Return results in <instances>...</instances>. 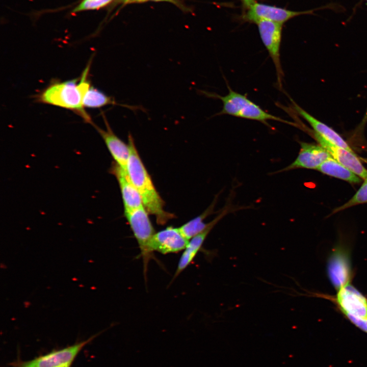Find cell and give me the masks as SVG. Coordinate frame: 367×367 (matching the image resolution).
<instances>
[{"label": "cell", "instance_id": "cell-1", "mask_svg": "<svg viewBox=\"0 0 367 367\" xmlns=\"http://www.w3.org/2000/svg\"><path fill=\"white\" fill-rule=\"evenodd\" d=\"M129 156L126 171L141 198L144 207L149 214L155 216L159 225H163L174 216L164 209V202L156 190L136 148L134 139L128 136Z\"/></svg>", "mask_w": 367, "mask_h": 367}, {"label": "cell", "instance_id": "cell-2", "mask_svg": "<svg viewBox=\"0 0 367 367\" xmlns=\"http://www.w3.org/2000/svg\"><path fill=\"white\" fill-rule=\"evenodd\" d=\"M88 64L80 80L74 79L53 83L39 96L38 100L76 112L86 122L92 124L89 116L84 109L83 100L90 84L87 77L90 70Z\"/></svg>", "mask_w": 367, "mask_h": 367}, {"label": "cell", "instance_id": "cell-3", "mask_svg": "<svg viewBox=\"0 0 367 367\" xmlns=\"http://www.w3.org/2000/svg\"><path fill=\"white\" fill-rule=\"evenodd\" d=\"M229 92L225 96L201 91L207 97L220 99L223 108L217 115H229L234 117L256 120L269 125L268 121L274 120L294 125L295 123L269 114L245 95L234 91L228 87Z\"/></svg>", "mask_w": 367, "mask_h": 367}, {"label": "cell", "instance_id": "cell-4", "mask_svg": "<svg viewBox=\"0 0 367 367\" xmlns=\"http://www.w3.org/2000/svg\"><path fill=\"white\" fill-rule=\"evenodd\" d=\"M148 214L144 206L124 212L125 216L141 251L144 274L147 272L148 263L153 256L150 244L151 239L155 233Z\"/></svg>", "mask_w": 367, "mask_h": 367}, {"label": "cell", "instance_id": "cell-5", "mask_svg": "<svg viewBox=\"0 0 367 367\" xmlns=\"http://www.w3.org/2000/svg\"><path fill=\"white\" fill-rule=\"evenodd\" d=\"M336 301L346 317L359 328L367 321V299L349 284L338 290Z\"/></svg>", "mask_w": 367, "mask_h": 367}, {"label": "cell", "instance_id": "cell-6", "mask_svg": "<svg viewBox=\"0 0 367 367\" xmlns=\"http://www.w3.org/2000/svg\"><path fill=\"white\" fill-rule=\"evenodd\" d=\"M255 24L260 39L274 64L278 86L281 89L284 75L280 54L283 24L266 20H259Z\"/></svg>", "mask_w": 367, "mask_h": 367}, {"label": "cell", "instance_id": "cell-7", "mask_svg": "<svg viewBox=\"0 0 367 367\" xmlns=\"http://www.w3.org/2000/svg\"><path fill=\"white\" fill-rule=\"evenodd\" d=\"M313 10L296 11L256 2L245 10L242 19L255 23L261 20H269L283 24L291 19L301 15L309 14Z\"/></svg>", "mask_w": 367, "mask_h": 367}, {"label": "cell", "instance_id": "cell-8", "mask_svg": "<svg viewBox=\"0 0 367 367\" xmlns=\"http://www.w3.org/2000/svg\"><path fill=\"white\" fill-rule=\"evenodd\" d=\"M87 342H80L60 350L51 351L23 362L19 367H69Z\"/></svg>", "mask_w": 367, "mask_h": 367}, {"label": "cell", "instance_id": "cell-9", "mask_svg": "<svg viewBox=\"0 0 367 367\" xmlns=\"http://www.w3.org/2000/svg\"><path fill=\"white\" fill-rule=\"evenodd\" d=\"M300 150L295 160L277 173L298 168L317 170L323 163L332 158L320 144L303 142H300Z\"/></svg>", "mask_w": 367, "mask_h": 367}, {"label": "cell", "instance_id": "cell-10", "mask_svg": "<svg viewBox=\"0 0 367 367\" xmlns=\"http://www.w3.org/2000/svg\"><path fill=\"white\" fill-rule=\"evenodd\" d=\"M188 242L178 228L169 226L154 233L150 248L163 254L177 253L184 250Z\"/></svg>", "mask_w": 367, "mask_h": 367}, {"label": "cell", "instance_id": "cell-11", "mask_svg": "<svg viewBox=\"0 0 367 367\" xmlns=\"http://www.w3.org/2000/svg\"><path fill=\"white\" fill-rule=\"evenodd\" d=\"M313 136L319 144L330 153L332 158L361 178L365 179L367 178V169L362 165L353 151L334 145L314 132Z\"/></svg>", "mask_w": 367, "mask_h": 367}, {"label": "cell", "instance_id": "cell-12", "mask_svg": "<svg viewBox=\"0 0 367 367\" xmlns=\"http://www.w3.org/2000/svg\"><path fill=\"white\" fill-rule=\"evenodd\" d=\"M102 115L106 129L100 128L93 123L92 125L103 140L115 163L123 169L126 170L129 156V145L123 142L113 132L106 116Z\"/></svg>", "mask_w": 367, "mask_h": 367}, {"label": "cell", "instance_id": "cell-13", "mask_svg": "<svg viewBox=\"0 0 367 367\" xmlns=\"http://www.w3.org/2000/svg\"><path fill=\"white\" fill-rule=\"evenodd\" d=\"M111 172L115 176L118 182L124 212L144 206L140 195L130 180L126 170L115 163L111 167Z\"/></svg>", "mask_w": 367, "mask_h": 367}, {"label": "cell", "instance_id": "cell-14", "mask_svg": "<svg viewBox=\"0 0 367 367\" xmlns=\"http://www.w3.org/2000/svg\"><path fill=\"white\" fill-rule=\"evenodd\" d=\"M228 209H225L221 213L209 222L208 227L203 231L191 239L181 254L177 265V269L173 278L177 277L193 260L196 255L201 248L207 235L217 223V222L228 212Z\"/></svg>", "mask_w": 367, "mask_h": 367}, {"label": "cell", "instance_id": "cell-15", "mask_svg": "<svg viewBox=\"0 0 367 367\" xmlns=\"http://www.w3.org/2000/svg\"><path fill=\"white\" fill-rule=\"evenodd\" d=\"M328 272L337 290L349 284L351 273L346 253L339 250L334 251L329 260Z\"/></svg>", "mask_w": 367, "mask_h": 367}, {"label": "cell", "instance_id": "cell-16", "mask_svg": "<svg viewBox=\"0 0 367 367\" xmlns=\"http://www.w3.org/2000/svg\"><path fill=\"white\" fill-rule=\"evenodd\" d=\"M292 101L294 111L310 124L314 133L334 145L353 151L344 139L334 130L311 115L293 100H292Z\"/></svg>", "mask_w": 367, "mask_h": 367}, {"label": "cell", "instance_id": "cell-17", "mask_svg": "<svg viewBox=\"0 0 367 367\" xmlns=\"http://www.w3.org/2000/svg\"><path fill=\"white\" fill-rule=\"evenodd\" d=\"M317 170L325 174L344 180L351 184H358L361 181L360 177L332 158L323 163Z\"/></svg>", "mask_w": 367, "mask_h": 367}, {"label": "cell", "instance_id": "cell-18", "mask_svg": "<svg viewBox=\"0 0 367 367\" xmlns=\"http://www.w3.org/2000/svg\"><path fill=\"white\" fill-rule=\"evenodd\" d=\"M109 104L120 105L132 110L139 109L137 106L118 103L114 98L92 86L86 92L83 100L84 107L88 108H99Z\"/></svg>", "mask_w": 367, "mask_h": 367}, {"label": "cell", "instance_id": "cell-19", "mask_svg": "<svg viewBox=\"0 0 367 367\" xmlns=\"http://www.w3.org/2000/svg\"><path fill=\"white\" fill-rule=\"evenodd\" d=\"M203 213L194 218L178 227L182 234L189 241L193 237L205 230L209 225V222L206 223L203 220L212 213L215 205V201Z\"/></svg>", "mask_w": 367, "mask_h": 367}, {"label": "cell", "instance_id": "cell-20", "mask_svg": "<svg viewBox=\"0 0 367 367\" xmlns=\"http://www.w3.org/2000/svg\"><path fill=\"white\" fill-rule=\"evenodd\" d=\"M367 203V178L364 179L361 186L355 195L346 203L335 208L333 213L339 212L350 207L362 203Z\"/></svg>", "mask_w": 367, "mask_h": 367}, {"label": "cell", "instance_id": "cell-21", "mask_svg": "<svg viewBox=\"0 0 367 367\" xmlns=\"http://www.w3.org/2000/svg\"><path fill=\"white\" fill-rule=\"evenodd\" d=\"M113 0H83L72 11L73 13L96 10L106 6Z\"/></svg>", "mask_w": 367, "mask_h": 367}, {"label": "cell", "instance_id": "cell-22", "mask_svg": "<svg viewBox=\"0 0 367 367\" xmlns=\"http://www.w3.org/2000/svg\"><path fill=\"white\" fill-rule=\"evenodd\" d=\"M155 2H161V1H164V2H168L171 3L177 7H178L179 8L182 9L183 10H185L186 9H187V8L184 6V5L179 1V0H150Z\"/></svg>", "mask_w": 367, "mask_h": 367}, {"label": "cell", "instance_id": "cell-23", "mask_svg": "<svg viewBox=\"0 0 367 367\" xmlns=\"http://www.w3.org/2000/svg\"><path fill=\"white\" fill-rule=\"evenodd\" d=\"M242 2V5L244 7V10L248 9L252 4L255 3L256 0H240Z\"/></svg>", "mask_w": 367, "mask_h": 367}, {"label": "cell", "instance_id": "cell-24", "mask_svg": "<svg viewBox=\"0 0 367 367\" xmlns=\"http://www.w3.org/2000/svg\"><path fill=\"white\" fill-rule=\"evenodd\" d=\"M150 0H126L124 2L125 4L134 3H142L146 2Z\"/></svg>", "mask_w": 367, "mask_h": 367}, {"label": "cell", "instance_id": "cell-25", "mask_svg": "<svg viewBox=\"0 0 367 367\" xmlns=\"http://www.w3.org/2000/svg\"><path fill=\"white\" fill-rule=\"evenodd\" d=\"M364 120L367 121V109H366V113H365L364 117Z\"/></svg>", "mask_w": 367, "mask_h": 367}, {"label": "cell", "instance_id": "cell-26", "mask_svg": "<svg viewBox=\"0 0 367 367\" xmlns=\"http://www.w3.org/2000/svg\"><path fill=\"white\" fill-rule=\"evenodd\" d=\"M364 331L366 333H367V324H366V327H365Z\"/></svg>", "mask_w": 367, "mask_h": 367}, {"label": "cell", "instance_id": "cell-27", "mask_svg": "<svg viewBox=\"0 0 367 367\" xmlns=\"http://www.w3.org/2000/svg\"><path fill=\"white\" fill-rule=\"evenodd\" d=\"M121 1L124 3L126 0H121Z\"/></svg>", "mask_w": 367, "mask_h": 367}, {"label": "cell", "instance_id": "cell-28", "mask_svg": "<svg viewBox=\"0 0 367 367\" xmlns=\"http://www.w3.org/2000/svg\"><path fill=\"white\" fill-rule=\"evenodd\" d=\"M365 1H366V2H367V0H365Z\"/></svg>", "mask_w": 367, "mask_h": 367}]
</instances>
